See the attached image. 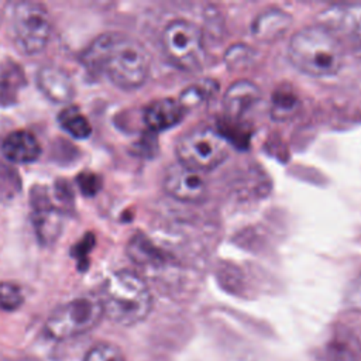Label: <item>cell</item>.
Instances as JSON below:
<instances>
[{"mask_svg": "<svg viewBox=\"0 0 361 361\" xmlns=\"http://www.w3.org/2000/svg\"><path fill=\"white\" fill-rule=\"evenodd\" d=\"M358 298H361V285L354 290V300L358 299Z\"/></svg>", "mask_w": 361, "mask_h": 361, "instance_id": "22", "label": "cell"}, {"mask_svg": "<svg viewBox=\"0 0 361 361\" xmlns=\"http://www.w3.org/2000/svg\"><path fill=\"white\" fill-rule=\"evenodd\" d=\"M25 83L20 65L7 61L0 66V104H11L17 100L21 86Z\"/></svg>", "mask_w": 361, "mask_h": 361, "instance_id": "15", "label": "cell"}, {"mask_svg": "<svg viewBox=\"0 0 361 361\" xmlns=\"http://www.w3.org/2000/svg\"><path fill=\"white\" fill-rule=\"evenodd\" d=\"M344 47L361 49V4H337L324 10L320 23Z\"/></svg>", "mask_w": 361, "mask_h": 361, "instance_id": "8", "label": "cell"}, {"mask_svg": "<svg viewBox=\"0 0 361 361\" xmlns=\"http://www.w3.org/2000/svg\"><path fill=\"white\" fill-rule=\"evenodd\" d=\"M80 62L92 75H104L124 90L144 85L151 68V58L144 45L123 32L97 35L80 54Z\"/></svg>", "mask_w": 361, "mask_h": 361, "instance_id": "1", "label": "cell"}, {"mask_svg": "<svg viewBox=\"0 0 361 361\" xmlns=\"http://www.w3.org/2000/svg\"><path fill=\"white\" fill-rule=\"evenodd\" d=\"M178 162L199 173L212 171L228 155L226 138L212 127H195L183 133L175 147Z\"/></svg>", "mask_w": 361, "mask_h": 361, "instance_id": "4", "label": "cell"}, {"mask_svg": "<svg viewBox=\"0 0 361 361\" xmlns=\"http://www.w3.org/2000/svg\"><path fill=\"white\" fill-rule=\"evenodd\" d=\"M52 31V20L47 7L37 1H20L11 14V34L18 51L27 55L41 52Z\"/></svg>", "mask_w": 361, "mask_h": 361, "instance_id": "6", "label": "cell"}, {"mask_svg": "<svg viewBox=\"0 0 361 361\" xmlns=\"http://www.w3.org/2000/svg\"><path fill=\"white\" fill-rule=\"evenodd\" d=\"M261 97L259 87L250 80H238L233 83L224 93L223 107L231 118L241 117Z\"/></svg>", "mask_w": 361, "mask_h": 361, "instance_id": "14", "label": "cell"}, {"mask_svg": "<svg viewBox=\"0 0 361 361\" xmlns=\"http://www.w3.org/2000/svg\"><path fill=\"white\" fill-rule=\"evenodd\" d=\"M164 189L173 199L188 203H197L207 193L203 176L179 162L168 166L164 175Z\"/></svg>", "mask_w": 361, "mask_h": 361, "instance_id": "10", "label": "cell"}, {"mask_svg": "<svg viewBox=\"0 0 361 361\" xmlns=\"http://www.w3.org/2000/svg\"><path fill=\"white\" fill-rule=\"evenodd\" d=\"M23 361H39V360H35V358H30V357H27V358H24Z\"/></svg>", "mask_w": 361, "mask_h": 361, "instance_id": "23", "label": "cell"}, {"mask_svg": "<svg viewBox=\"0 0 361 361\" xmlns=\"http://www.w3.org/2000/svg\"><path fill=\"white\" fill-rule=\"evenodd\" d=\"M290 63L310 76H331L344 62V48L322 24H313L296 31L288 45Z\"/></svg>", "mask_w": 361, "mask_h": 361, "instance_id": "2", "label": "cell"}, {"mask_svg": "<svg viewBox=\"0 0 361 361\" xmlns=\"http://www.w3.org/2000/svg\"><path fill=\"white\" fill-rule=\"evenodd\" d=\"M83 361H126L123 351L111 343H99L85 355Z\"/></svg>", "mask_w": 361, "mask_h": 361, "instance_id": "19", "label": "cell"}, {"mask_svg": "<svg viewBox=\"0 0 361 361\" xmlns=\"http://www.w3.org/2000/svg\"><path fill=\"white\" fill-rule=\"evenodd\" d=\"M59 126L73 138L85 140L90 135L92 127L89 120L82 114L76 106L65 107L58 116Z\"/></svg>", "mask_w": 361, "mask_h": 361, "instance_id": "17", "label": "cell"}, {"mask_svg": "<svg viewBox=\"0 0 361 361\" xmlns=\"http://www.w3.org/2000/svg\"><path fill=\"white\" fill-rule=\"evenodd\" d=\"M76 182H78L80 192L85 196H94L102 188L100 178L90 171H83L82 173H79L76 176Z\"/></svg>", "mask_w": 361, "mask_h": 361, "instance_id": "21", "label": "cell"}, {"mask_svg": "<svg viewBox=\"0 0 361 361\" xmlns=\"http://www.w3.org/2000/svg\"><path fill=\"white\" fill-rule=\"evenodd\" d=\"M289 27V17L281 10L265 11L252 24V32L261 39H274L281 37Z\"/></svg>", "mask_w": 361, "mask_h": 361, "instance_id": "16", "label": "cell"}, {"mask_svg": "<svg viewBox=\"0 0 361 361\" xmlns=\"http://www.w3.org/2000/svg\"><path fill=\"white\" fill-rule=\"evenodd\" d=\"M37 86L52 103H69L75 97V85L71 75L59 66L45 65L37 72Z\"/></svg>", "mask_w": 361, "mask_h": 361, "instance_id": "11", "label": "cell"}, {"mask_svg": "<svg viewBox=\"0 0 361 361\" xmlns=\"http://www.w3.org/2000/svg\"><path fill=\"white\" fill-rule=\"evenodd\" d=\"M186 109L179 100L165 97L151 102L144 110V121L152 131H162L176 126L185 116Z\"/></svg>", "mask_w": 361, "mask_h": 361, "instance_id": "13", "label": "cell"}, {"mask_svg": "<svg viewBox=\"0 0 361 361\" xmlns=\"http://www.w3.org/2000/svg\"><path fill=\"white\" fill-rule=\"evenodd\" d=\"M1 152L10 162L30 164L39 158L41 145L32 133L27 130H17L3 140Z\"/></svg>", "mask_w": 361, "mask_h": 361, "instance_id": "12", "label": "cell"}, {"mask_svg": "<svg viewBox=\"0 0 361 361\" xmlns=\"http://www.w3.org/2000/svg\"><path fill=\"white\" fill-rule=\"evenodd\" d=\"M30 203L37 238L42 245H52L62 231L61 212L52 204L47 189L41 186L32 188L30 193Z\"/></svg>", "mask_w": 361, "mask_h": 361, "instance_id": "9", "label": "cell"}, {"mask_svg": "<svg viewBox=\"0 0 361 361\" xmlns=\"http://www.w3.org/2000/svg\"><path fill=\"white\" fill-rule=\"evenodd\" d=\"M0 361H11V360H8V358L4 357V355H0Z\"/></svg>", "mask_w": 361, "mask_h": 361, "instance_id": "24", "label": "cell"}, {"mask_svg": "<svg viewBox=\"0 0 361 361\" xmlns=\"http://www.w3.org/2000/svg\"><path fill=\"white\" fill-rule=\"evenodd\" d=\"M99 299L104 316L121 326L142 322L152 307L148 285L137 272L128 269L111 274L104 281Z\"/></svg>", "mask_w": 361, "mask_h": 361, "instance_id": "3", "label": "cell"}, {"mask_svg": "<svg viewBox=\"0 0 361 361\" xmlns=\"http://www.w3.org/2000/svg\"><path fill=\"white\" fill-rule=\"evenodd\" d=\"M24 302L23 290L13 282H0V310L11 312L18 309Z\"/></svg>", "mask_w": 361, "mask_h": 361, "instance_id": "18", "label": "cell"}, {"mask_svg": "<svg viewBox=\"0 0 361 361\" xmlns=\"http://www.w3.org/2000/svg\"><path fill=\"white\" fill-rule=\"evenodd\" d=\"M161 44L166 58L183 71H197L204 61L203 34L186 20H173L162 31Z\"/></svg>", "mask_w": 361, "mask_h": 361, "instance_id": "7", "label": "cell"}, {"mask_svg": "<svg viewBox=\"0 0 361 361\" xmlns=\"http://www.w3.org/2000/svg\"><path fill=\"white\" fill-rule=\"evenodd\" d=\"M103 306L99 296L85 295L56 307L45 322V333L54 340H66L87 333L99 324Z\"/></svg>", "mask_w": 361, "mask_h": 361, "instance_id": "5", "label": "cell"}, {"mask_svg": "<svg viewBox=\"0 0 361 361\" xmlns=\"http://www.w3.org/2000/svg\"><path fill=\"white\" fill-rule=\"evenodd\" d=\"M296 106H298V100L292 93L278 92L274 94V99H272V116L274 118H278V120L288 118L290 114H293Z\"/></svg>", "mask_w": 361, "mask_h": 361, "instance_id": "20", "label": "cell"}]
</instances>
